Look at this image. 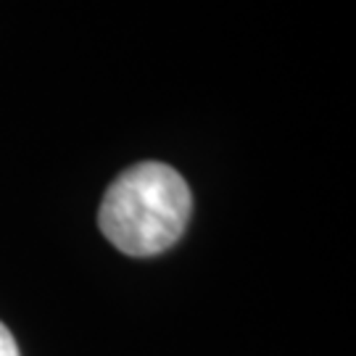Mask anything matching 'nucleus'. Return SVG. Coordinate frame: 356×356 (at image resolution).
I'll return each instance as SVG.
<instances>
[{
	"instance_id": "nucleus-2",
	"label": "nucleus",
	"mask_w": 356,
	"mask_h": 356,
	"mask_svg": "<svg viewBox=\"0 0 356 356\" xmlns=\"http://www.w3.org/2000/svg\"><path fill=\"white\" fill-rule=\"evenodd\" d=\"M0 356H19V346H16L11 330L3 322H0Z\"/></svg>"
},
{
	"instance_id": "nucleus-1",
	"label": "nucleus",
	"mask_w": 356,
	"mask_h": 356,
	"mask_svg": "<svg viewBox=\"0 0 356 356\" xmlns=\"http://www.w3.org/2000/svg\"><path fill=\"white\" fill-rule=\"evenodd\" d=\"M193 195L177 169L143 161L124 169L103 195L98 225L127 256H156L172 248L191 222Z\"/></svg>"
}]
</instances>
